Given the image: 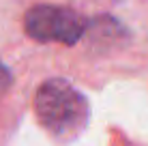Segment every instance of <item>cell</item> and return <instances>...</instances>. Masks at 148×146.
<instances>
[{"mask_svg":"<svg viewBox=\"0 0 148 146\" xmlns=\"http://www.w3.org/2000/svg\"><path fill=\"white\" fill-rule=\"evenodd\" d=\"M39 125L56 142H71L88 123V101L67 80H47L34 95Z\"/></svg>","mask_w":148,"mask_h":146,"instance_id":"cell-1","label":"cell"},{"mask_svg":"<svg viewBox=\"0 0 148 146\" xmlns=\"http://www.w3.org/2000/svg\"><path fill=\"white\" fill-rule=\"evenodd\" d=\"M24 30L30 39L41 43L75 45L86 32V19L69 7L37 4L28 9L24 17Z\"/></svg>","mask_w":148,"mask_h":146,"instance_id":"cell-2","label":"cell"},{"mask_svg":"<svg viewBox=\"0 0 148 146\" xmlns=\"http://www.w3.org/2000/svg\"><path fill=\"white\" fill-rule=\"evenodd\" d=\"M9 86H11V71L0 62V97L9 90Z\"/></svg>","mask_w":148,"mask_h":146,"instance_id":"cell-3","label":"cell"}]
</instances>
